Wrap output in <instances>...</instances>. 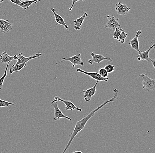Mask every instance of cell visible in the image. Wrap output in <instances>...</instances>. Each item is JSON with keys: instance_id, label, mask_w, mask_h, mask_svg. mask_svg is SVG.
Returning a JSON list of instances; mask_svg holds the SVG:
<instances>
[{"instance_id": "11", "label": "cell", "mask_w": 155, "mask_h": 153, "mask_svg": "<svg viewBox=\"0 0 155 153\" xmlns=\"http://www.w3.org/2000/svg\"><path fill=\"white\" fill-rule=\"evenodd\" d=\"M12 24L10 23L8 20L0 19V30L2 33H9L12 30Z\"/></svg>"}, {"instance_id": "12", "label": "cell", "mask_w": 155, "mask_h": 153, "mask_svg": "<svg viewBox=\"0 0 155 153\" xmlns=\"http://www.w3.org/2000/svg\"><path fill=\"white\" fill-rule=\"evenodd\" d=\"M115 10L119 15H124L128 14L130 8L128 7L126 4H123L121 2H119L116 4Z\"/></svg>"}, {"instance_id": "18", "label": "cell", "mask_w": 155, "mask_h": 153, "mask_svg": "<svg viewBox=\"0 0 155 153\" xmlns=\"http://www.w3.org/2000/svg\"><path fill=\"white\" fill-rule=\"evenodd\" d=\"M28 62H25L23 63L19 64L11 65L12 67L10 68L9 72L10 74H12L13 72H18L19 71L23 68H25L27 65Z\"/></svg>"}, {"instance_id": "9", "label": "cell", "mask_w": 155, "mask_h": 153, "mask_svg": "<svg viewBox=\"0 0 155 153\" xmlns=\"http://www.w3.org/2000/svg\"><path fill=\"white\" fill-rule=\"evenodd\" d=\"M100 82V81H97L95 84L91 88L87 89V90H84L83 93H84V98L85 100L87 102L90 101L92 97L96 93V87L98 83Z\"/></svg>"}, {"instance_id": "24", "label": "cell", "mask_w": 155, "mask_h": 153, "mask_svg": "<svg viewBox=\"0 0 155 153\" xmlns=\"http://www.w3.org/2000/svg\"><path fill=\"white\" fill-rule=\"evenodd\" d=\"M14 103L0 99V107H8L9 105H14Z\"/></svg>"}, {"instance_id": "7", "label": "cell", "mask_w": 155, "mask_h": 153, "mask_svg": "<svg viewBox=\"0 0 155 153\" xmlns=\"http://www.w3.org/2000/svg\"><path fill=\"white\" fill-rule=\"evenodd\" d=\"M91 56L92 57L91 59L88 60V63L90 65H93L94 63H96L99 64L101 62L103 61H110L111 62H112L113 60L110 58H105L103 56L100 54H95L94 53H91Z\"/></svg>"}, {"instance_id": "19", "label": "cell", "mask_w": 155, "mask_h": 153, "mask_svg": "<svg viewBox=\"0 0 155 153\" xmlns=\"http://www.w3.org/2000/svg\"><path fill=\"white\" fill-rule=\"evenodd\" d=\"M38 2H41V0H28V1H25L24 2L20 3L18 6L24 8V10H27L29 7L31 5L34 3H35V5H36V3Z\"/></svg>"}, {"instance_id": "29", "label": "cell", "mask_w": 155, "mask_h": 153, "mask_svg": "<svg viewBox=\"0 0 155 153\" xmlns=\"http://www.w3.org/2000/svg\"><path fill=\"white\" fill-rule=\"evenodd\" d=\"M4 0H0V3H2L3 2Z\"/></svg>"}, {"instance_id": "17", "label": "cell", "mask_w": 155, "mask_h": 153, "mask_svg": "<svg viewBox=\"0 0 155 153\" xmlns=\"http://www.w3.org/2000/svg\"><path fill=\"white\" fill-rule=\"evenodd\" d=\"M50 10L52 11L53 14H54V16H55V20L56 22H57V24L64 26L66 29L68 30V27L66 23H65L64 20V18L62 16H61V15H58V13H56V10L54 8H50Z\"/></svg>"}, {"instance_id": "30", "label": "cell", "mask_w": 155, "mask_h": 153, "mask_svg": "<svg viewBox=\"0 0 155 153\" xmlns=\"http://www.w3.org/2000/svg\"><path fill=\"white\" fill-rule=\"evenodd\" d=\"M73 153H82V152H81V151H74V152Z\"/></svg>"}, {"instance_id": "8", "label": "cell", "mask_w": 155, "mask_h": 153, "mask_svg": "<svg viewBox=\"0 0 155 153\" xmlns=\"http://www.w3.org/2000/svg\"><path fill=\"white\" fill-rule=\"evenodd\" d=\"M141 31L140 30L137 31L136 32L135 37L133 39L130 40L129 42H128V44L131 46L133 49L137 51L138 52V54H139L141 52L139 49V40H138V38L139 37H141Z\"/></svg>"}, {"instance_id": "16", "label": "cell", "mask_w": 155, "mask_h": 153, "mask_svg": "<svg viewBox=\"0 0 155 153\" xmlns=\"http://www.w3.org/2000/svg\"><path fill=\"white\" fill-rule=\"evenodd\" d=\"M17 58V55H15L14 56H9L6 51H4L1 55H0V61L3 63L10 62L12 60H16Z\"/></svg>"}, {"instance_id": "22", "label": "cell", "mask_w": 155, "mask_h": 153, "mask_svg": "<svg viewBox=\"0 0 155 153\" xmlns=\"http://www.w3.org/2000/svg\"><path fill=\"white\" fill-rule=\"evenodd\" d=\"M123 29L120 28H117L114 30V35H113V38L118 40L119 35L120 34L121 32L123 31Z\"/></svg>"}, {"instance_id": "3", "label": "cell", "mask_w": 155, "mask_h": 153, "mask_svg": "<svg viewBox=\"0 0 155 153\" xmlns=\"http://www.w3.org/2000/svg\"><path fill=\"white\" fill-rule=\"evenodd\" d=\"M121 25L119 23V18H116L111 15L107 16V20L104 28H109L115 30L117 28H120Z\"/></svg>"}, {"instance_id": "14", "label": "cell", "mask_w": 155, "mask_h": 153, "mask_svg": "<svg viewBox=\"0 0 155 153\" xmlns=\"http://www.w3.org/2000/svg\"><path fill=\"white\" fill-rule=\"evenodd\" d=\"M155 49V44L153 45L152 46L150 47L149 49H147V50L145 52H140L139 54H138L137 55V59L139 61H143L145 60L148 62H151V60L149 56V53H150V50L152 49Z\"/></svg>"}, {"instance_id": "27", "label": "cell", "mask_w": 155, "mask_h": 153, "mask_svg": "<svg viewBox=\"0 0 155 153\" xmlns=\"http://www.w3.org/2000/svg\"><path fill=\"white\" fill-rule=\"evenodd\" d=\"M12 3L16 5H18L21 2L19 0H9Z\"/></svg>"}, {"instance_id": "1", "label": "cell", "mask_w": 155, "mask_h": 153, "mask_svg": "<svg viewBox=\"0 0 155 153\" xmlns=\"http://www.w3.org/2000/svg\"><path fill=\"white\" fill-rule=\"evenodd\" d=\"M119 91L118 89H115L114 90V96L112 98L108 100L105 101L102 104L98 106L96 109L92 110L90 114H88L87 116H86V117H84V118L80 120V121H78L76 123L73 131L72 133L69 134V135L70 137V139L69 141H68V143L67 144L64 150L63 151V153H64L67 150L69 147L70 145H71V142H72L73 140L74 139V138L84 128L87 122L94 115L95 113L97 112L100 109H101L103 106L106 105L107 104H108V103H110L111 102H114L115 100L118 99V93H119Z\"/></svg>"}, {"instance_id": "23", "label": "cell", "mask_w": 155, "mask_h": 153, "mask_svg": "<svg viewBox=\"0 0 155 153\" xmlns=\"http://www.w3.org/2000/svg\"><path fill=\"white\" fill-rule=\"evenodd\" d=\"M104 69L106 70L108 73H111L114 71L115 69V66L113 65L107 64L104 67Z\"/></svg>"}, {"instance_id": "21", "label": "cell", "mask_w": 155, "mask_h": 153, "mask_svg": "<svg viewBox=\"0 0 155 153\" xmlns=\"http://www.w3.org/2000/svg\"><path fill=\"white\" fill-rule=\"evenodd\" d=\"M9 65V62L8 63L6 67L5 70L4 74L3 75H2V76L0 78V90H2L3 88V84L4 82L5 78L6 77L7 74V69L8 68Z\"/></svg>"}, {"instance_id": "2", "label": "cell", "mask_w": 155, "mask_h": 153, "mask_svg": "<svg viewBox=\"0 0 155 153\" xmlns=\"http://www.w3.org/2000/svg\"><path fill=\"white\" fill-rule=\"evenodd\" d=\"M139 77L142 78L143 88L148 91H154L155 90V80L152 79L147 74H140Z\"/></svg>"}, {"instance_id": "15", "label": "cell", "mask_w": 155, "mask_h": 153, "mask_svg": "<svg viewBox=\"0 0 155 153\" xmlns=\"http://www.w3.org/2000/svg\"><path fill=\"white\" fill-rule=\"evenodd\" d=\"M88 16V14L87 12H85L83 15H82L81 17L78 18L76 20H74V29L76 31L81 30L82 29V25L83 24V21L85 20V18Z\"/></svg>"}, {"instance_id": "10", "label": "cell", "mask_w": 155, "mask_h": 153, "mask_svg": "<svg viewBox=\"0 0 155 153\" xmlns=\"http://www.w3.org/2000/svg\"><path fill=\"white\" fill-rule=\"evenodd\" d=\"M54 99L57 100L58 101H62L64 104L65 105V109L66 110L73 111V110H77L79 112H82V109L76 107L74 104L70 101L64 100H63L58 96L55 97Z\"/></svg>"}, {"instance_id": "5", "label": "cell", "mask_w": 155, "mask_h": 153, "mask_svg": "<svg viewBox=\"0 0 155 153\" xmlns=\"http://www.w3.org/2000/svg\"><path fill=\"white\" fill-rule=\"evenodd\" d=\"M58 101L57 100H54L51 102L52 106L55 109V117H54V120L55 121H58L61 118H64L67 119L70 121H71V119L69 118L67 116H65L63 114L62 112L59 109L58 106Z\"/></svg>"}, {"instance_id": "28", "label": "cell", "mask_w": 155, "mask_h": 153, "mask_svg": "<svg viewBox=\"0 0 155 153\" xmlns=\"http://www.w3.org/2000/svg\"><path fill=\"white\" fill-rule=\"evenodd\" d=\"M151 62L153 64V66L154 68L155 69V60H151Z\"/></svg>"}, {"instance_id": "6", "label": "cell", "mask_w": 155, "mask_h": 153, "mask_svg": "<svg viewBox=\"0 0 155 153\" xmlns=\"http://www.w3.org/2000/svg\"><path fill=\"white\" fill-rule=\"evenodd\" d=\"M77 72H81L83 74L87 75H89L90 77H91L93 79L96 80L97 81H104V82H107L109 78L108 77H103L100 75L99 73L96 72H88L85 71L81 68H78L76 70Z\"/></svg>"}, {"instance_id": "4", "label": "cell", "mask_w": 155, "mask_h": 153, "mask_svg": "<svg viewBox=\"0 0 155 153\" xmlns=\"http://www.w3.org/2000/svg\"><path fill=\"white\" fill-rule=\"evenodd\" d=\"M81 54H78L71 57V58H62L61 62L56 63V65H58L64 61H69L72 64V67L74 68L76 65H80L81 66H83L84 63L82 62V59L81 58Z\"/></svg>"}, {"instance_id": "31", "label": "cell", "mask_w": 155, "mask_h": 153, "mask_svg": "<svg viewBox=\"0 0 155 153\" xmlns=\"http://www.w3.org/2000/svg\"><path fill=\"white\" fill-rule=\"evenodd\" d=\"M19 1H20V2H22V1H28V0H19Z\"/></svg>"}, {"instance_id": "26", "label": "cell", "mask_w": 155, "mask_h": 153, "mask_svg": "<svg viewBox=\"0 0 155 153\" xmlns=\"http://www.w3.org/2000/svg\"><path fill=\"white\" fill-rule=\"evenodd\" d=\"M79 1H82V2L85 1V0H72V5H71V7L70 8H68V10L71 11L72 10L73 7L74 5V4L76 2H78Z\"/></svg>"}, {"instance_id": "13", "label": "cell", "mask_w": 155, "mask_h": 153, "mask_svg": "<svg viewBox=\"0 0 155 153\" xmlns=\"http://www.w3.org/2000/svg\"><path fill=\"white\" fill-rule=\"evenodd\" d=\"M41 53L38 52L37 54L30 56L29 57H25L23 55V53H21L17 55V62L15 64H19L23 63L26 62H28L30 60L36 58H39L41 55Z\"/></svg>"}, {"instance_id": "25", "label": "cell", "mask_w": 155, "mask_h": 153, "mask_svg": "<svg viewBox=\"0 0 155 153\" xmlns=\"http://www.w3.org/2000/svg\"><path fill=\"white\" fill-rule=\"evenodd\" d=\"M99 74L103 77H107L108 75V73L104 68H101L99 71Z\"/></svg>"}, {"instance_id": "20", "label": "cell", "mask_w": 155, "mask_h": 153, "mask_svg": "<svg viewBox=\"0 0 155 153\" xmlns=\"http://www.w3.org/2000/svg\"><path fill=\"white\" fill-rule=\"evenodd\" d=\"M127 36V34L125 32L124 30H123L121 32L120 34L119 35L118 38V41L120 42L122 44L124 43L125 42V39Z\"/></svg>"}]
</instances>
